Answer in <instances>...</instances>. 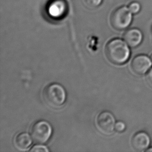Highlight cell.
<instances>
[{
  "mask_svg": "<svg viewBox=\"0 0 152 152\" xmlns=\"http://www.w3.org/2000/svg\"><path fill=\"white\" fill-rule=\"evenodd\" d=\"M128 45L120 39H111L105 46V52L109 61L117 65L126 63L129 59L130 50Z\"/></svg>",
  "mask_w": 152,
  "mask_h": 152,
  "instance_id": "cell-1",
  "label": "cell"
},
{
  "mask_svg": "<svg viewBox=\"0 0 152 152\" xmlns=\"http://www.w3.org/2000/svg\"><path fill=\"white\" fill-rule=\"evenodd\" d=\"M66 93L64 87L57 83H51L44 88L43 97L49 106L57 109L63 105L66 100Z\"/></svg>",
  "mask_w": 152,
  "mask_h": 152,
  "instance_id": "cell-2",
  "label": "cell"
},
{
  "mask_svg": "<svg viewBox=\"0 0 152 152\" xmlns=\"http://www.w3.org/2000/svg\"><path fill=\"white\" fill-rule=\"evenodd\" d=\"M133 14L128 7L121 6L116 8L112 13L110 22L112 26L117 30H123L131 25Z\"/></svg>",
  "mask_w": 152,
  "mask_h": 152,
  "instance_id": "cell-3",
  "label": "cell"
},
{
  "mask_svg": "<svg viewBox=\"0 0 152 152\" xmlns=\"http://www.w3.org/2000/svg\"><path fill=\"white\" fill-rule=\"evenodd\" d=\"M33 141L39 144H44L50 139L52 133V128L50 123L43 120L35 122L30 129Z\"/></svg>",
  "mask_w": 152,
  "mask_h": 152,
  "instance_id": "cell-4",
  "label": "cell"
},
{
  "mask_svg": "<svg viewBox=\"0 0 152 152\" xmlns=\"http://www.w3.org/2000/svg\"><path fill=\"white\" fill-rule=\"evenodd\" d=\"M96 124L98 129L102 134L110 135L115 129V117L109 111H103L98 115Z\"/></svg>",
  "mask_w": 152,
  "mask_h": 152,
  "instance_id": "cell-5",
  "label": "cell"
},
{
  "mask_svg": "<svg viewBox=\"0 0 152 152\" xmlns=\"http://www.w3.org/2000/svg\"><path fill=\"white\" fill-rule=\"evenodd\" d=\"M152 66V61L150 58L144 55L136 56L132 60L131 64L132 70L138 75L145 74Z\"/></svg>",
  "mask_w": 152,
  "mask_h": 152,
  "instance_id": "cell-6",
  "label": "cell"
},
{
  "mask_svg": "<svg viewBox=\"0 0 152 152\" xmlns=\"http://www.w3.org/2000/svg\"><path fill=\"white\" fill-rule=\"evenodd\" d=\"M67 10V5L64 0H52L47 8V12L51 18L58 19L63 17Z\"/></svg>",
  "mask_w": 152,
  "mask_h": 152,
  "instance_id": "cell-7",
  "label": "cell"
},
{
  "mask_svg": "<svg viewBox=\"0 0 152 152\" xmlns=\"http://www.w3.org/2000/svg\"><path fill=\"white\" fill-rule=\"evenodd\" d=\"M151 144V138L145 132H139L136 134L132 140V145L137 151H143L147 150Z\"/></svg>",
  "mask_w": 152,
  "mask_h": 152,
  "instance_id": "cell-8",
  "label": "cell"
},
{
  "mask_svg": "<svg viewBox=\"0 0 152 152\" xmlns=\"http://www.w3.org/2000/svg\"><path fill=\"white\" fill-rule=\"evenodd\" d=\"M143 34L141 30L137 28H132L126 32L124 39L128 46L132 48L138 47L142 43Z\"/></svg>",
  "mask_w": 152,
  "mask_h": 152,
  "instance_id": "cell-9",
  "label": "cell"
},
{
  "mask_svg": "<svg viewBox=\"0 0 152 152\" xmlns=\"http://www.w3.org/2000/svg\"><path fill=\"white\" fill-rule=\"evenodd\" d=\"M15 145L20 151L27 150L32 144L31 137L27 132L18 134L14 140Z\"/></svg>",
  "mask_w": 152,
  "mask_h": 152,
  "instance_id": "cell-10",
  "label": "cell"
},
{
  "mask_svg": "<svg viewBox=\"0 0 152 152\" xmlns=\"http://www.w3.org/2000/svg\"><path fill=\"white\" fill-rule=\"evenodd\" d=\"M130 11L132 13V14H137L140 12L141 9V6L139 3L137 2H132L128 6Z\"/></svg>",
  "mask_w": 152,
  "mask_h": 152,
  "instance_id": "cell-11",
  "label": "cell"
},
{
  "mask_svg": "<svg viewBox=\"0 0 152 152\" xmlns=\"http://www.w3.org/2000/svg\"><path fill=\"white\" fill-rule=\"evenodd\" d=\"M102 0H84L86 6L90 8H95L101 4Z\"/></svg>",
  "mask_w": 152,
  "mask_h": 152,
  "instance_id": "cell-12",
  "label": "cell"
},
{
  "mask_svg": "<svg viewBox=\"0 0 152 152\" xmlns=\"http://www.w3.org/2000/svg\"><path fill=\"white\" fill-rule=\"evenodd\" d=\"M126 125L123 121H119L116 123L115 126V130L118 132H123L126 129Z\"/></svg>",
  "mask_w": 152,
  "mask_h": 152,
  "instance_id": "cell-13",
  "label": "cell"
},
{
  "mask_svg": "<svg viewBox=\"0 0 152 152\" xmlns=\"http://www.w3.org/2000/svg\"><path fill=\"white\" fill-rule=\"evenodd\" d=\"M30 151L34 152H48L49 150H48V148L46 146L42 145H37L33 146Z\"/></svg>",
  "mask_w": 152,
  "mask_h": 152,
  "instance_id": "cell-14",
  "label": "cell"
},
{
  "mask_svg": "<svg viewBox=\"0 0 152 152\" xmlns=\"http://www.w3.org/2000/svg\"><path fill=\"white\" fill-rule=\"evenodd\" d=\"M147 77H148V80L149 83H150L152 85V68L148 72Z\"/></svg>",
  "mask_w": 152,
  "mask_h": 152,
  "instance_id": "cell-15",
  "label": "cell"
},
{
  "mask_svg": "<svg viewBox=\"0 0 152 152\" xmlns=\"http://www.w3.org/2000/svg\"><path fill=\"white\" fill-rule=\"evenodd\" d=\"M145 152H152V148H148V149H147L145 150Z\"/></svg>",
  "mask_w": 152,
  "mask_h": 152,
  "instance_id": "cell-16",
  "label": "cell"
},
{
  "mask_svg": "<svg viewBox=\"0 0 152 152\" xmlns=\"http://www.w3.org/2000/svg\"><path fill=\"white\" fill-rule=\"evenodd\" d=\"M151 60H152V55H151Z\"/></svg>",
  "mask_w": 152,
  "mask_h": 152,
  "instance_id": "cell-17",
  "label": "cell"
}]
</instances>
